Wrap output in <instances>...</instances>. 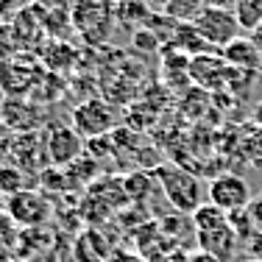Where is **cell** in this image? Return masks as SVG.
<instances>
[{"instance_id":"6da1fadb","label":"cell","mask_w":262,"mask_h":262,"mask_svg":"<svg viewBox=\"0 0 262 262\" xmlns=\"http://www.w3.org/2000/svg\"><path fill=\"white\" fill-rule=\"evenodd\" d=\"M157 179L165 190V195L170 198V204L179 212H195L204 204V190L201 182L195 179V173L184 170L179 165H162L157 170Z\"/></svg>"},{"instance_id":"7a4b0ae2","label":"cell","mask_w":262,"mask_h":262,"mask_svg":"<svg viewBox=\"0 0 262 262\" xmlns=\"http://www.w3.org/2000/svg\"><path fill=\"white\" fill-rule=\"evenodd\" d=\"M192 26L198 28V34L204 36V39L212 45V51H217V48H226L229 42H234L237 36H243L240 34V23H237V17H234V11L232 9H226V6H212L207 3V9L198 14V20L192 23Z\"/></svg>"},{"instance_id":"3957f363","label":"cell","mask_w":262,"mask_h":262,"mask_svg":"<svg viewBox=\"0 0 262 262\" xmlns=\"http://www.w3.org/2000/svg\"><path fill=\"white\" fill-rule=\"evenodd\" d=\"M73 28L90 42L106 39L112 28V9L106 0H73Z\"/></svg>"},{"instance_id":"277c9868","label":"cell","mask_w":262,"mask_h":262,"mask_svg":"<svg viewBox=\"0 0 262 262\" xmlns=\"http://www.w3.org/2000/svg\"><path fill=\"white\" fill-rule=\"evenodd\" d=\"M6 212L11 215V221L23 229H39L51 217V204L42 192L36 190H20L17 195L6 198Z\"/></svg>"},{"instance_id":"5b68a950","label":"cell","mask_w":262,"mask_h":262,"mask_svg":"<svg viewBox=\"0 0 262 262\" xmlns=\"http://www.w3.org/2000/svg\"><path fill=\"white\" fill-rule=\"evenodd\" d=\"M115 126V112L109 109L103 101L92 98V101H84L76 106L73 112V128L78 131L86 140H95V137H106Z\"/></svg>"},{"instance_id":"8992f818","label":"cell","mask_w":262,"mask_h":262,"mask_svg":"<svg viewBox=\"0 0 262 262\" xmlns=\"http://www.w3.org/2000/svg\"><path fill=\"white\" fill-rule=\"evenodd\" d=\"M207 198L223 212H234V209H246L251 204V190H248L246 179L234 176V173H223V176H215L209 182Z\"/></svg>"},{"instance_id":"52a82bcc","label":"cell","mask_w":262,"mask_h":262,"mask_svg":"<svg viewBox=\"0 0 262 262\" xmlns=\"http://www.w3.org/2000/svg\"><path fill=\"white\" fill-rule=\"evenodd\" d=\"M45 151H48L51 165L64 167V165H73L76 159H81L84 142H81V134L73 126H53L45 140Z\"/></svg>"},{"instance_id":"ba28073f","label":"cell","mask_w":262,"mask_h":262,"mask_svg":"<svg viewBox=\"0 0 262 262\" xmlns=\"http://www.w3.org/2000/svg\"><path fill=\"white\" fill-rule=\"evenodd\" d=\"M198 248L201 251L212 254L215 259L221 262H229L237 254V234L226 226H217V229H209V232H198Z\"/></svg>"},{"instance_id":"9c48e42d","label":"cell","mask_w":262,"mask_h":262,"mask_svg":"<svg viewBox=\"0 0 262 262\" xmlns=\"http://www.w3.org/2000/svg\"><path fill=\"white\" fill-rule=\"evenodd\" d=\"M221 56L229 67H237V70H248V73L262 70V53L254 48V42L248 36H237L234 42H229Z\"/></svg>"},{"instance_id":"30bf717a","label":"cell","mask_w":262,"mask_h":262,"mask_svg":"<svg viewBox=\"0 0 262 262\" xmlns=\"http://www.w3.org/2000/svg\"><path fill=\"white\" fill-rule=\"evenodd\" d=\"M170 45L176 48V51L187 53L190 59L204 56V53H215V51H212V45L204 39L201 34H198V28L192 26V23H182V26H176V34H173Z\"/></svg>"},{"instance_id":"8fae6325","label":"cell","mask_w":262,"mask_h":262,"mask_svg":"<svg viewBox=\"0 0 262 262\" xmlns=\"http://www.w3.org/2000/svg\"><path fill=\"white\" fill-rule=\"evenodd\" d=\"M17 246H20V232H17V223L11 221V215L6 209H0V262L14 259Z\"/></svg>"},{"instance_id":"7c38bea8","label":"cell","mask_w":262,"mask_h":262,"mask_svg":"<svg viewBox=\"0 0 262 262\" xmlns=\"http://www.w3.org/2000/svg\"><path fill=\"white\" fill-rule=\"evenodd\" d=\"M229 223V212H223L221 207H215L212 201L201 204L195 212H192V226H195V234L198 232H209V229H217V226H226Z\"/></svg>"},{"instance_id":"4fadbf2b","label":"cell","mask_w":262,"mask_h":262,"mask_svg":"<svg viewBox=\"0 0 262 262\" xmlns=\"http://www.w3.org/2000/svg\"><path fill=\"white\" fill-rule=\"evenodd\" d=\"M207 9V0H170L162 14H167L173 23H195L198 14Z\"/></svg>"},{"instance_id":"5bb4252c","label":"cell","mask_w":262,"mask_h":262,"mask_svg":"<svg viewBox=\"0 0 262 262\" xmlns=\"http://www.w3.org/2000/svg\"><path fill=\"white\" fill-rule=\"evenodd\" d=\"M232 11L243 31H254L262 26V0H234Z\"/></svg>"},{"instance_id":"9a60e30c","label":"cell","mask_w":262,"mask_h":262,"mask_svg":"<svg viewBox=\"0 0 262 262\" xmlns=\"http://www.w3.org/2000/svg\"><path fill=\"white\" fill-rule=\"evenodd\" d=\"M20 190H26V176H23L20 165H0V195L11 198L17 195Z\"/></svg>"},{"instance_id":"2e32d148","label":"cell","mask_w":262,"mask_h":262,"mask_svg":"<svg viewBox=\"0 0 262 262\" xmlns=\"http://www.w3.org/2000/svg\"><path fill=\"white\" fill-rule=\"evenodd\" d=\"M229 229L237 234V240H251V237L257 234V229H254V223H251L248 209H234V212H229Z\"/></svg>"},{"instance_id":"e0dca14e","label":"cell","mask_w":262,"mask_h":262,"mask_svg":"<svg viewBox=\"0 0 262 262\" xmlns=\"http://www.w3.org/2000/svg\"><path fill=\"white\" fill-rule=\"evenodd\" d=\"M134 45L137 48H151V51H157L159 48V39L154 36V31H137V36H134Z\"/></svg>"},{"instance_id":"ac0fdd59","label":"cell","mask_w":262,"mask_h":262,"mask_svg":"<svg viewBox=\"0 0 262 262\" xmlns=\"http://www.w3.org/2000/svg\"><path fill=\"white\" fill-rule=\"evenodd\" d=\"M248 215H251V223L257 232H262V195L259 198H251V204H248Z\"/></svg>"},{"instance_id":"d6986e66","label":"cell","mask_w":262,"mask_h":262,"mask_svg":"<svg viewBox=\"0 0 262 262\" xmlns=\"http://www.w3.org/2000/svg\"><path fill=\"white\" fill-rule=\"evenodd\" d=\"M187 262H221V259H215L212 254H207V251H201V248H198V251H192L190 257H187Z\"/></svg>"},{"instance_id":"ffe728a7","label":"cell","mask_w":262,"mask_h":262,"mask_svg":"<svg viewBox=\"0 0 262 262\" xmlns=\"http://www.w3.org/2000/svg\"><path fill=\"white\" fill-rule=\"evenodd\" d=\"M248 39H251L254 48H257V51L262 53V26H257L254 31H248Z\"/></svg>"},{"instance_id":"44dd1931","label":"cell","mask_w":262,"mask_h":262,"mask_svg":"<svg viewBox=\"0 0 262 262\" xmlns=\"http://www.w3.org/2000/svg\"><path fill=\"white\" fill-rule=\"evenodd\" d=\"M251 123H254L257 128H262V103L254 106V112H251Z\"/></svg>"},{"instance_id":"7402d4cb","label":"cell","mask_w":262,"mask_h":262,"mask_svg":"<svg viewBox=\"0 0 262 262\" xmlns=\"http://www.w3.org/2000/svg\"><path fill=\"white\" fill-rule=\"evenodd\" d=\"M148 9H157V11H165V6L170 3V0H145Z\"/></svg>"},{"instance_id":"603a6c76","label":"cell","mask_w":262,"mask_h":262,"mask_svg":"<svg viewBox=\"0 0 262 262\" xmlns=\"http://www.w3.org/2000/svg\"><path fill=\"white\" fill-rule=\"evenodd\" d=\"M115 262H142L140 257H131V254H117Z\"/></svg>"},{"instance_id":"cb8c5ba5","label":"cell","mask_w":262,"mask_h":262,"mask_svg":"<svg viewBox=\"0 0 262 262\" xmlns=\"http://www.w3.org/2000/svg\"><path fill=\"white\" fill-rule=\"evenodd\" d=\"M246 262H262V257H259V259H246Z\"/></svg>"}]
</instances>
